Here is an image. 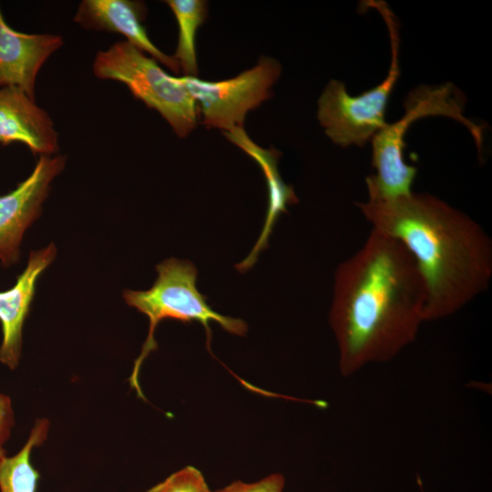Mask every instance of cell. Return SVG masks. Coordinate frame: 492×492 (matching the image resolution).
I'll use <instances>...</instances> for the list:
<instances>
[{
  "label": "cell",
  "mask_w": 492,
  "mask_h": 492,
  "mask_svg": "<svg viewBox=\"0 0 492 492\" xmlns=\"http://www.w3.org/2000/svg\"><path fill=\"white\" fill-rule=\"evenodd\" d=\"M146 11L144 3L138 1L84 0L80 3L74 20L87 29L120 34L130 45L149 54L174 73H179L180 67L177 60L163 53L148 36L142 24Z\"/></svg>",
  "instance_id": "cell-11"
},
{
  "label": "cell",
  "mask_w": 492,
  "mask_h": 492,
  "mask_svg": "<svg viewBox=\"0 0 492 492\" xmlns=\"http://www.w3.org/2000/svg\"><path fill=\"white\" fill-rule=\"evenodd\" d=\"M178 26L179 38L173 57L185 76L198 74L196 34L207 17V2L203 0H167Z\"/></svg>",
  "instance_id": "cell-14"
},
{
  "label": "cell",
  "mask_w": 492,
  "mask_h": 492,
  "mask_svg": "<svg viewBox=\"0 0 492 492\" xmlns=\"http://www.w3.org/2000/svg\"><path fill=\"white\" fill-rule=\"evenodd\" d=\"M285 479L282 474L273 473L255 482L234 481L212 492H282Z\"/></svg>",
  "instance_id": "cell-17"
},
{
  "label": "cell",
  "mask_w": 492,
  "mask_h": 492,
  "mask_svg": "<svg viewBox=\"0 0 492 492\" xmlns=\"http://www.w3.org/2000/svg\"><path fill=\"white\" fill-rule=\"evenodd\" d=\"M18 142L35 154L57 151L58 137L49 115L16 87L0 88V143Z\"/></svg>",
  "instance_id": "cell-12"
},
{
  "label": "cell",
  "mask_w": 492,
  "mask_h": 492,
  "mask_svg": "<svg viewBox=\"0 0 492 492\" xmlns=\"http://www.w3.org/2000/svg\"><path fill=\"white\" fill-rule=\"evenodd\" d=\"M14 424L12 401L9 396L0 394V464L6 457L5 445L11 436Z\"/></svg>",
  "instance_id": "cell-18"
},
{
  "label": "cell",
  "mask_w": 492,
  "mask_h": 492,
  "mask_svg": "<svg viewBox=\"0 0 492 492\" xmlns=\"http://www.w3.org/2000/svg\"><path fill=\"white\" fill-rule=\"evenodd\" d=\"M223 135L254 159L263 171L268 188V207L262 231L250 254L236 268L244 272L256 262L260 252L268 247V240L281 213L287 206L298 202L292 186L284 183L278 170L281 153L274 149H263L253 142L242 128L224 131Z\"/></svg>",
  "instance_id": "cell-13"
},
{
  "label": "cell",
  "mask_w": 492,
  "mask_h": 492,
  "mask_svg": "<svg viewBox=\"0 0 492 492\" xmlns=\"http://www.w3.org/2000/svg\"><path fill=\"white\" fill-rule=\"evenodd\" d=\"M65 162L63 156H40L25 180L0 195V261L5 267L19 260L23 235L39 217L50 184L62 171Z\"/></svg>",
  "instance_id": "cell-8"
},
{
  "label": "cell",
  "mask_w": 492,
  "mask_h": 492,
  "mask_svg": "<svg viewBox=\"0 0 492 492\" xmlns=\"http://www.w3.org/2000/svg\"><path fill=\"white\" fill-rule=\"evenodd\" d=\"M47 432L48 421H36L19 452L3 460L0 464V492L36 491L39 474L32 466L30 456L34 447L46 440Z\"/></svg>",
  "instance_id": "cell-15"
},
{
  "label": "cell",
  "mask_w": 492,
  "mask_h": 492,
  "mask_svg": "<svg viewBox=\"0 0 492 492\" xmlns=\"http://www.w3.org/2000/svg\"><path fill=\"white\" fill-rule=\"evenodd\" d=\"M426 300L411 253L396 239L372 229L334 273L329 323L341 374L387 362L414 342L425 322Z\"/></svg>",
  "instance_id": "cell-1"
},
{
  "label": "cell",
  "mask_w": 492,
  "mask_h": 492,
  "mask_svg": "<svg viewBox=\"0 0 492 492\" xmlns=\"http://www.w3.org/2000/svg\"><path fill=\"white\" fill-rule=\"evenodd\" d=\"M156 271L158 277L149 290H126L123 292L127 304L145 314L149 322L147 339L129 377L131 387L139 396L143 395L138 382L139 370L146 357L157 348L154 333L161 321L171 319L201 323L206 331L208 348L211 341L210 323H219L235 335H244L248 331L243 320L222 315L207 303L196 286L197 269L190 261L167 259L157 265Z\"/></svg>",
  "instance_id": "cell-4"
},
{
  "label": "cell",
  "mask_w": 492,
  "mask_h": 492,
  "mask_svg": "<svg viewBox=\"0 0 492 492\" xmlns=\"http://www.w3.org/2000/svg\"><path fill=\"white\" fill-rule=\"evenodd\" d=\"M386 23L391 43V66L387 77L357 97L347 93L343 82L329 81L318 100V120L325 134L341 147H362L385 125L389 96L399 77V28L396 18L383 1H368Z\"/></svg>",
  "instance_id": "cell-5"
},
{
  "label": "cell",
  "mask_w": 492,
  "mask_h": 492,
  "mask_svg": "<svg viewBox=\"0 0 492 492\" xmlns=\"http://www.w3.org/2000/svg\"><path fill=\"white\" fill-rule=\"evenodd\" d=\"M63 46L54 34H26L14 30L0 9V87H16L32 98L37 74L47 58Z\"/></svg>",
  "instance_id": "cell-10"
},
{
  "label": "cell",
  "mask_w": 492,
  "mask_h": 492,
  "mask_svg": "<svg viewBox=\"0 0 492 492\" xmlns=\"http://www.w3.org/2000/svg\"><path fill=\"white\" fill-rule=\"evenodd\" d=\"M144 492H212L202 473L187 466Z\"/></svg>",
  "instance_id": "cell-16"
},
{
  "label": "cell",
  "mask_w": 492,
  "mask_h": 492,
  "mask_svg": "<svg viewBox=\"0 0 492 492\" xmlns=\"http://www.w3.org/2000/svg\"><path fill=\"white\" fill-rule=\"evenodd\" d=\"M93 72L98 78L125 84L134 97L156 109L179 138L195 128L198 107L179 77L168 75L153 57L127 41L99 51Z\"/></svg>",
  "instance_id": "cell-6"
},
{
  "label": "cell",
  "mask_w": 492,
  "mask_h": 492,
  "mask_svg": "<svg viewBox=\"0 0 492 492\" xmlns=\"http://www.w3.org/2000/svg\"><path fill=\"white\" fill-rule=\"evenodd\" d=\"M281 70L277 60L261 56L253 67L229 79L207 81L192 76L178 77L196 102L202 123L208 128L230 131L242 128L248 111L271 97V88Z\"/></svg>",
  "instance_id": "cell-7"
},
{
  "label": "cell",
  "mask_w": 492,
  "mask_h": 492,
  "mask_svg": "<svg viewBox=\"0 0 492 492\" xmlns=\"http://www.w3.org/2000/svg\"><path fill=\"white\" fill-rule=\"evenodd\" d=\"M56 250L53 243L31 251L26 267L10 289L0 292V323L2 343L0 363L15 369L22 348V329L33 301L37 279L54 261Z\"/></svg>",
  "instance_id": "cell-9"
},
{
  "label": "cell",
  "mask_w": 492,
  "mask_h": 492,
  "mask_svg": "<svg viewBox=\"0 0 492 492\" xmlns=\"http://www.w3.org/2000/svg\"><path fill=\"white\" fill-rule=\"evenodd\" d=\"M372 229L399 241L427 292L425 322L448 317L488 289L492 241L465 212L428 193L356 202Z\"/></svg>",
  "instance_id": "cell-2"
},
{
  "label": "cell",
  "mask_w": 492,
  "mask_h": 492,
  "mask_svg": "<svg viewBox=\"0 0 492 492\" xmlns=\"http://www.w3.org/2000/svg\"><path fill=\"white\" fill-rule=\"evenodd\" d=\"M466 97L452 83L421 85L409 92L404 101L405 113L394 123H386L371 139L372 166L375 173L365 179L368 199H392L412 192L416 168L404 159L405 135L417 119L444 116L462 123L475 139L479 156L482 152V127L464 116Z\"/></svg>",
  "instance_id": "cell-3"
}]
</instances>
